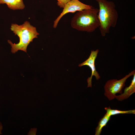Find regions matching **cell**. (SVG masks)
<instances>
[{"instance_id": "cell-1", "label": "cell", "mask_w": 135, "mask_h": 135, "mask_svg": "<svg viewBox=\"0 0 135 135\" xmlns=\"http://www.w3.org/2000/svg\"><path fill=\"white\" fill-rule=\"evenodd\" d=\"M10 29L20 38L19 42L17 44H13L10 40H8V42L12 47L11 52L13 54L19 50L26 52L28 46L30 42H32L34 38H37L39 34L36 27L31 25L28 21L25 22L20 25L12 24Z\"/></svg>"}, {"instance_id": "cell-8", "label": "cell", "mask_w": 135, "mask_h": 135, "mask_svg": "<svg viewBox=\"0 0 135 135\" xmlns=\"http://www.w3.org/2000/svg\"><path fill=\"white\" fill-rule=\"evenodd\" d=\"M6 4L10 9L22 10L25 7L23 0H0V4Z\"/></svg>"}, {"instance_id": "cell-10", "label": "cell", "mask_w": 135, "mask_h": 135, "mask_svg": "<svg viewBox=\"0 0 135 135\" xmlns=\"http://www.w3.org/2000/svg\"><path fill=\"white\" fill-rule=\"evenodd\" d=\"M104 109L106 111V114L111 116L112 115L119 114H135V110H117L112 109L110 107L105 108Z\"/></svg>"}, {"instance_id": "cell-9", "label": "cell", "mask_w": 135, "mask_h": 135, "mask_svg": "<svg viewBox=\"0 0 135 135\" xmlns=\"http://www.w3.org/2000/svg\"><path fill=\"white\" fill-rule=\"evenodd\" d=\"M111 116L106 114L100 120L98 125L96 128L95 135H100L102 128L106 126L107 123L110 119Z\"/></svg>"}, {"instance_id": "cell-12", "label": "cell", "mask_w": 135, "mask_h": 135, "mask_svg": "<svg viewBox=\"0 0 135 135\" xmlns=\"http://www.w3.org/2000/svg\"><path fill=\"white\" fill-rule=\"evenodd\" d=\"M2 129V126L1 123L0 122V134H2L1 131Z\"/></svg>"}, {"instance_id": "cell-5", "label": "cell", "mask_w": 135, "mask_h": 135, "mask_svg": "<svg viewBox=\"0 0 135 135\" xmlns=\"http://www.w3.org/2000/svg\"><path fill=\"white\" fill-rule=\"evenodd\" d=\"M92 8V6L84 4L78 0H70L66 4L62 12L54 21L53 28H56V27L60 19L66 14Z\"/></svg>"}, {"instance_id": "cell-7", "label": "cell", "mask_w": 135, "mask_h": 135, "mask_svg": "<svg viewBox=\"0 0 135 135\" xmlns=\"http://www.w3.org/2000/svg\"><path fill=\"white\" fill-rule=\"evenodd\" d=\"M129 86L126 87L124 92L118 96H116L115 98L118 100L122 101L128 98L130 96L135 92V74Z\"/></svg>"}, {"instance_id": "cell-3", "label": "cell", "mask_w": 135, "mask_h": 135, "mask_svg": "<svg viewBox=\"0 0 135 135\" xmlns=\"http://www.w3.org/2000/svg\"><path fill=\"white\" fill-rule=\"evenodd\" d=\"M99 9L93 8L76 13L72 19V27L78 30L91 32L99 27Z\"/></svg>"}, {"instance_id": "cell-4", "label": "cell", "mask_w": 135, "mask_h": 135, "mask_svg": "<svg viewBox=\"0 0 135 135\" xmlns=\"http://www.w3.org/2000/svg\"><path fill=\"white\" fill-rule=\"evenodd\" d=\"M134 74L135 72L134 70L120 80L114 79L108 80L104 86V95L110 100L114 99L116 94L122 93V89L125 86V83L127 78Z\"/></svg>"}, {"instance_id": "cell-11", "label": "cell", "mask_w": 135, "mask_h": 135, "mask_svg": "<svg viewBox=\"0 0 135 135\" xmlns=\"http://www.w3.org/2000/svg\"><path fill=\"white\" fill-rule=\"evenodd\" d=\"M58 5L60 8H63L66 4L70 0H57Z\"/></svg>"}, {"instance_id": "cell-6", "label": "cell", "mask_w": 135, "mask_h": 135, "mask_svg": "<svg viewBox=\"0 0 135 135\" xmlns=\"http://www.w3.org/2000/svg\"><path fill=\"white\" fill-rule=\"evenodd\" d=\"M98 52V49H97L95 51L92 50L88 58L84 62L79 64L78 65V66L80 67L84 66H88L90 67L91 70V75L90 76L88 77L87 79V82L88 83L87 87H92V80L93 76H95L96 80H98L100 78V76L99 74L96 70L95 66V60L97 57Z\"/></svg>"}, {"instance_id": "cell-2", "label": "cell", "mask_w": 135, "mask_h": 135, "mask_svg": "<svg viewBox=\"0 0 135 135\" xmlns=\"http://www.w3.org/2000/svg\"><path fill=\"white\" fill-rule=\"evenodd\" d=\"M99 6L98 18L99 28L102 36L108 33L111 27H116L118 14L114 3L107 0H96Z\"/></svg>"}]
</instances>
